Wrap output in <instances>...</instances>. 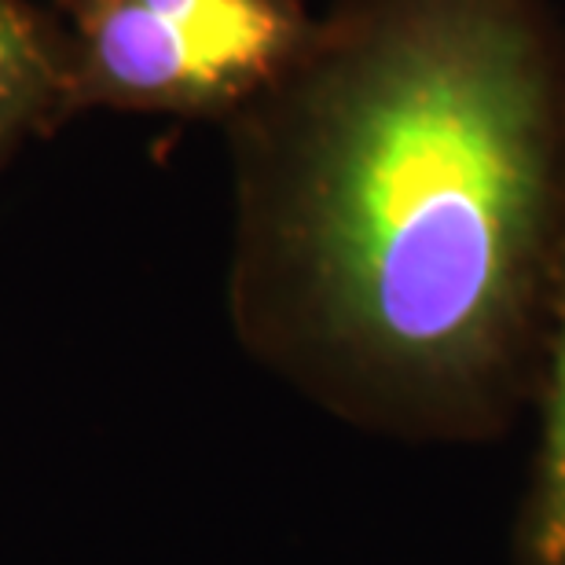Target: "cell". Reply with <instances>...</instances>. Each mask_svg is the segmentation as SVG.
<instances>
[{
	"instance_id": "6da1fadb",
	"label": "cell",
	"mask_w": 565,
	"mask_h": 565,
	"mask_svg": "<svg viewBox=\"0 0 565 565\" xmlns=\"http://www.w3.org/2000/svg\"><path fill=\"white\" fill-rule=\"evenodd\" d=\"M239 118V342L375 437L511 434L565 265V85L533 0H356Z\"/></svg>"
},
{
	"instance_id": "7a4b0ae2",
	"label": "cell",
	"mask_w": 565,
	"mask_h": 565,
	"mask_svg": "<svg viewBox=\"0 0 565 565\" xmlns=\"http://www.w3.org/2000/svg\"><path fill=\"white\" fill-rule=\"evenodd\" d=\"M77 110L239 115L312 38L301 0H63Z\"/></svg>"
},
{
	"instance_id": "3957f363",
	"label": "cell",
	"mask_w": 565,
	"mask_h": 565,
	"mask_svg": "<svg viewBox=\"0 0 565 565\" xmlns=\"http://www.w3.org/2000/svg\"><path fill=\"white\" fill-rule=\"evenodd\" d=\"M74 110L63 30L26 0H0V166Z\"/></svg>"
},
{
	"instance_id": "277c9868",
	"label": "cell",
	"mask_w": 565,
	"mask_h": 565,
	"mask_svg": "<svg viewBox=\"0 0 565 565\" xmlns=\"http://www.w3.org/2000/svg\"><path fill=\"white\" fill-rule=\"evenodd\" d=\"M533 408L540 429L514 514L511 565H565V265Z\"/></svg>"
}]
</instances>
